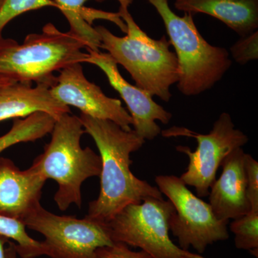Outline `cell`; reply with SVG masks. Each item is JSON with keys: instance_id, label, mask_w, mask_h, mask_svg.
<instances>
[{"instance_id": "1", "label": "cell", "mask_w": 258, "mask_h": 258, "mask_svg": "<svg viewBox=\"0 0 258 258\" xmlns=\"http://www.w3.org/2000/svg\"><path fill=\"white\" fill-rule=\"evenodd\" d=\"M85 133L92 137L101 159V186L98 198L89 203L86 217L105 224L130 204L149 198L163 199L157 186L137 178L131 171L132 153L145 140L135 131H125L114 122L80 115Z\"/></svg>"}, {"instance_id": "15", "label": "cell", "mask_w": 258, "mask_h": 258, "mask_svg": "<svg viewBox=\"0 0 258 258\" xmlns=\"http://www.w3.org/2000/svg\"><path fill=\"white\" fill-rule=\"evenodd\" d=\"M174 5L184 13L218 19L240 37L257 30L258 0H176Z\"/></svg>"}, {"instance_id": "13", "label": "cell", "mask_w": 258, "mask_h": 258, "mask_svg": "<svg viewBox=\"0 0 258 258\" xmlns=\"http://www.w3.org/2000/svg\"><path fill=\"white\" fill-rule=\"evenodd\" d=\"M244 152L237 148L221 163L222 173L210 187V205L217 219L230 220L246 215L251 210L247 197V174Z\"/></svg>"}, {"instance_id": "12", "label": "cell", "mask_w": 258, "mask_h": 258, "mask_svg": "<svg viewBox=\"0 0 258 258\" xmlns=\"http://www.w3.org/2000/svg\"><path fill=\"white\" fill-rule=\"evenodd\" d=\"M46 181L32 166L20 170L13 161L0 158V214L23 221L41 205Z\"/></svg>"}, {"instance_id": "5", "label": "cell", "mask_w": 258, "mask_h": 258, "mask_svg": "<svg viewBox=\"0 0 258 258\" xmlns=\"http://www.w3.org/2000/svg\"><path fill=\"white\" fill-rule=\"evenodd\" d=\"M148 1L162 19L169 41L175 50L180 92L186 96H197L213 87L232 66L228 51L205 40L195 25L193 15L175 14L168 0Z\"/></svg>"}, {"instance_id": "27", "label": "cell", "mask_w": 258, "mask_h": 258, "mask_svg": "<svg viewBox=\"0 0 258 258\" xmlns=\"http://www.w3.org/2000/svg\"><path fill=\"white\" fill-rule=\"evenodd\" d=\"M120 3V8L128 9L129 6L133 3V0H118Z\"/></svg>"}, {"instance_id": "2", "label": "cell", "mask_w": 258, "mask_h": 258, "mask_svg": "<svg viewBox=\"0 0 258 258\" xmlns=\"http://www.w3.org/2000/svg\"><path fill=\"white\" fill-rule=\"evenodd\" d=\"M118 13L126 25V35L118 37L105 27H96L101 48L128 71L137 87L167 103L172 96L170 88L178 83L179 76L170 42L165 36L159 40L149 37L134 21L128 9L120 8Z\"/></svg>"}, {"instance_id": "10", "label": "cell", "mask_w": 258, "mask_h": 258, "mask_svg": "<svg viewBox=\"0 0 258 258\" xmlns=\"http://www.w3.org/2000/svg\"><path fill=\"white\" fill-rule=\"evenodd\" d=\"M59 72L55 84L50 88L57 101L76 107L82 114L111 120L125 131L132 130L133 120L121 101L107 96L99 86L88 81L81 63L69 64Z\"/></svg>"}, {"instance_id": "6", "label": "cell", "mask_w": 258, "mask_h": 258, "mask_svg": "<svg viewBox=\"0 0 258 258\" xmlns=\"http://www.w3.org/2000/svg\"><path fill=\"white\" fill-rule=\"evenodd\" d=\"M174 212L169 200L149 198L127 205L105 225L113 242L139 247L153 258H205L171 240L169 221Z\"/></svg>"}, {"instance_id": "19", "label": "cell", "mask_w": 258, "mask_h": 258, "mask_svg": "<svg viewBox=\"0 0 258 258\" xmlns=\"http://www.w3.org/2000/svg\"><path fill=\"white\" fill-rule=\"evenodd\" d=\"M230 229L235 235V247L249 251L258 257V212L249 211L246 215L234 219Z\"/></svg>"}, {"instance_id": "17", "label": "cell", "mask_w": 258, "mask_h": 258, "mask_svg": "<svg viewBox=\"0 0 258 258\" xmlns=\"http://www.w3.org/2000/svg\"><path fill=\"white\" fill-rule=\"evenodd\" d=\"M55 119L47 113H34L25 119L14 120L10 132L0 137V153L5 149L23 142H33L50 134Z\"/></svg>"}, {"instance_id": "23", "label": "cell", "mask_w": 258, "mask_h": 258, "mask_svg": "<svg viewBox=\"0 0 258 258\" xmlns=\"http://www.w3.org/2000/svg\"><path fill=\"white\" fill-rule=\"evenodd\" d=\"M99 258H153L144 251L135 252L122 242H115L113 245L101 247L97 250Z\"/></svg>"}, {"instance_id": "11", "label": "cell", "mask_w": 258, "mask_h": 258, "mask_svg": "<svg viewBox=\"0 0 258 258\" xmlns=\"http://www.w3.org/2000/svg\"><path fill=\"white\" fill-rule=\"evenodd\" d=\"M86 50L88 52L86 62L95 64L104 73L108 82L126 104L136 133L144 140L155 139L161 133L156 120L167 124L172 114L156 103L150 93L125 81L120 74L118 64L108 52H96L89 49Z\"/></svg>"}, {"instance_id": "8", "label": "cell", "mask_w": 258, "mask_h": 258, "mask_svg": "<svg viewBox=\"0 0 258 258\" xmlns=\"http://www.w3.org/2000/svg\"><path fill=\"white\" fill-rule=\"evenodd\" d=\"M161 133L165 137H186L196 139L198 146L195 152L184 146H178L176 149L189 159V165L180 179L185 184L195 187L197 195L200 198L209 195L210 187L216 180L217 169L223 159L249 141L243 132L235 128L227 113L220 114L208 134H198L184 127L176 126Z\"/></svg>"}, {"instance_id": "4", "label": "cell", "mask_w": 258, "mask_h": 258, "mask_svg": "<svg viewBox=\"0 0 258 258\" xmlns=\"http://www.w3.org/2000/svg\"><path fill=\"white\" fill-rule=\"evenodd\" d=\"M50 134V142L31 166L47 180L57 183L54 200L59 210L66 211L72 205L81 208L82 185L101 174V157L91 148L81 147L85 130L79 117L71 113L57 118Z\"/></svg>"}, {"instance_id": "21", "label": "cell", "mask_w": 258, "mask_h": 258, "mask_svg": "<svg viewBox=\"0 0 258 258\" xmlns=\"http://www.w3.org/2000/svg\"><path fill=\"white\" fill-rule=\"evenodd\" d=\"M234 60L240 64H245L249 61L258 58V32L241 37L240 40L230 47Z\"/></svg>"}, {"instance_id": "22", "label": "cell", "mask_w": 258, "mask_h": 258, "mask_svg": "<svg viewBox=\"0 0 258 258\" xmlns=\"http://www.w3.org/2000/svg\"><path fill=\"white\" fill-rule=\"evenodd\" d=\"M247 174V197L250 211L258 212V163L248 154L244 156Z\"/></svg>"}, {"instance_id": "24", "label": "cell", "mask_w": 258, "mask_h": 258, "mask_svg": "<svg viewBox=\"0 0 258 258\" xmlns=\"http://www.w3.org/2000/svg\"><path fill=\"white\" fill-rule=\"evenodd\" d=\"M8 246L5 248V254L6 258H18L16 248H15V242L8 241Z\"/></svg>"}, {"instance_id": "16", "label": "cell", "mask_w": 258, "mask_h": 258, "mask_svg": "<svg viewBox=\"0 0 258 258\" xmlns=\"http://www.w3.org/2000/svg\"><path fill=\"white\" fill-rule=\"evenodd\" d=\"M64 18L67 19L71 32L84 40L87 49L98 52L101 48V37L93 28L92 24L96 20H106L115 24L122 30L126 32V25L120 18L118 13H108L85 7V3L91 0H54ZM101 2L105 0H94Z\"/></svg>"}, {"instance_id": "9", "label": "cell", "mask_w": 258, "mask_h": 258, "mask_svg": "<svg viewBox=\"0 0 258 258\" xmlns=\"http://www.w3.org/2000/svg\"><path fill=\"white\" fill-rule=\"evenodd\" d=\"M23 222L45 237V255L51 258H99L98 249L115 243L105 224L87 217L57 215L41 205Z\"/></svg>"}, {"instance_id": "7", "label": "cell", "mask_w": 258, "mask_h": 258, "mask_svg": "<svg viewBox=\"0 0 258 258\" xmlns=\"http://www.w3.org/2000/svg\"><path fill=\"white\" fill-rule=\"evenodd\" d=\"M155 181L175 209L169 230L177 237L180 248L188 250L192 247L203 254L208 245L229 238V220L217 219L211 205L194 195L180 177L160 175Z\"/></svg>"}, {"instance_id": "26", "label": "cell", "mask_w": 258, "mask_h": 258, "mask_svg": "<svg viewBox=\"0 0 258 258\" xmlns=\"http://www.w3.org/2000/svg\"><path fill=\"white\" fill-rule=\"evenodd\" d=\"M8 241H9L8 239L3 237H0V258H6L5 244L8 242Z\"/></svg>"}, {"instance_id": "20", "label": "cell", "mask_w": 258, "mask_h": 258, "mask_svg": "<svg viewBox=\"0 0 258 258\" xmlns=\"http://www.w3.org/2000/svg\"><path fill=\"white\" fill-rule=\"evenodd\" d=\"M46 7L57 8V5L54 0H0V38L5 26L13 19Z\"/></svg>"}, {"instance_id": "25", "label": "cell", "mask_w": 258, "mask_h": 258, "mask_svg": "<svg viewBox=\"0 0 258 258\" xmlns=\"http://www.w3.org/2000/svg\"><path fill=\"white\" fill-rule=\"evenodd\" d=\"M15 83H17L16 81L11 78L4 76V75H0V88L9 86V85L13 84Z\"/></svg>"}, {"instance_id": "14", "label": "cell", "mask_w": 258, "mask_h": 258, "mask_svg": "<svg viewBox=\"0 0 258 258\" xmlns=\"http://www.w3.org/2000/svg\"><path fill=\"white\" fill-rule=\"evenodd\" d=\"M38 112L47 113L56 120L71 113L69 106L52 96L50 86L17 82L0 88V122L10 118H26Z\"/></svg>"}, {"instance_id": "18", "label": "cell", "mask_w": 258, "mask_h": 258, "mask_svg": "<svg viewBox=\"0 0 258 258\" xmlns=\"http://www.w3.org/2000/svg\"><path fill=\"white\" fill-rule=\"evenodd\" d=\"M22 220L0 214V237L14 240L18 255L21 258H37L46 254L42 242L34 240L28 235Z\"/></svg>"}, {"instance_id": "3", "label": "cell", "mask_w": 258, "mask_h": 258, "mask_svg": "<svg viewBox=\"0 0 258 258\" xmlns=\"http://www.w3.org/2000/svg\"><path fill=\"white\" fill-rule=\"evenodd\" d=\"M86 42L71 32H62L47 23L40 33H32L19 44L13 39L0 38V75L16 82L47 85L56 82L54 73L69 64L86 62Z\"/></svg>"}]
</instances>
